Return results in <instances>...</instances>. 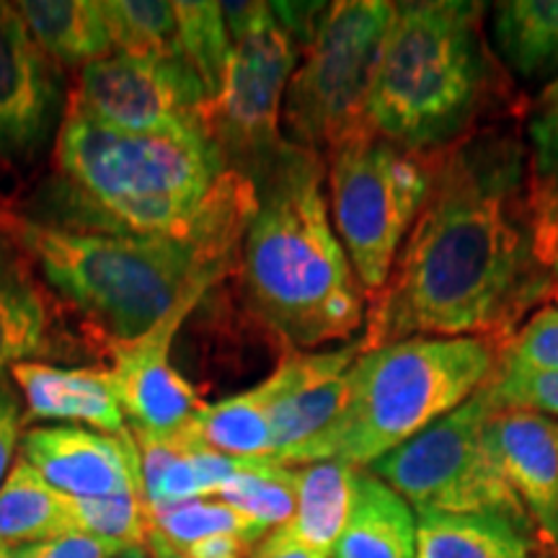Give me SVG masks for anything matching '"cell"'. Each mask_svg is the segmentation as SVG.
I'll use <instances>...</instances> for the list:
<instances>
[{"instance_id":"obj_1","label":"cell","mask_w":558,"mask_h":558,"mask_svg":"<svg viewBox=\"0 0 558 558\" xmlns=\"http://www.w3.org/2000/svg\"><path fill=\"white\" fill-rule=\"evenodd\" d=\"M427 160V197L386 288L367 300L360 347L411 337L505 347L558 298V226L535 194L525 137L492 120Z\"/></svg>"},{"instance_id":"obj_2","label":"cell","mask_w":558,"mask_h":558,"mask_svg":"<svg viewBox=\"0 0 558 558\" xmlns=\"http://www.w3.org/2000/svg\"><path fill=\"white\" fill-rule=\"evenodd\" d=\"M254 209V181L239 171H222L186 239L54 226L11 209H0V215L47 284L111 349L143 339L173 313L197 308L239 267Z\"/></svg>"},{"instance_id":"obj_3","label":"cell","mask_w":558,"mask_h":558,"mask_svg":"<svg viewBox=\"0 0 558 558\" xmlns=\"http://www.w3.org/2000/svg\"><path fill=\"white\" fill-rule=\"evenodd\" d=\"M254 186L239 256L248 311L298 352L352 339L365 329L367 295L333 230L326 158L284 143Z\"/></svg>"},{"instance_id":"obj_4","label":"cell","mask_w":558,"mask_h":558,"mask_svg":"<svg viewBox=\"0 0 558 558\" xmlns=\"http://www.w3.org/2000/svg\"><path fill=\"white\" fill-rule=\"evenodd\" d=\"M484 3H396L367 99V130L396 148L432 156L471 135L497 104V65Z\"/></svg>"},{"instance_id":"obj_5","label":"cell","mask_w":558,"mask_h":558,"mask_svg":"<svg viewBox=\"0 0 558 558\" xmlns=\"http://www.w3.org/2000/svg\"><path fill=\"white\" fill-rule=\"evenodd\" d=\"M54 163L94 230L186 239L226 163L205 124L156 132L109 128L65 109Z\"/></svg>"},{"instance_id":"obj_6","label":"cell","mask_w":558,"mask_h":558,"mask_svg":"<svg viewBox=\"0 0 558 558\" xmlns=\"http://www.w3.org/2000/svg\"><path fill=\"white\" fill-rule=\"evenodd\" d=\"M499 349L471 337H411L360 349L339 416L282 465L337 460L369 469L469 401L492 378Z\"/></svg>"},{"instance_id":"obj_7","label":"cell","mask_w":558,"mask_h":558,"mask_svg":"<svg viewBox=\"0 0 558 558\" xmlns=\"http://www.w3.org/2000/svg\"><path fill=\"white\" fill-rule=\"evenodd\" d=\"M393 9L388 0L329 3L284 94L288 143L329 158L369 132L367 99Z\"/></svg>"},{"instance_id":"obj_8","label":"cell","mask_w":558,"mask_h":558,"mask_svg":"<svg viewBox=\"0 0 558 558\" xmlns=\"http://www.w3.org/2000/svg\"><path fill=\"white\" fill-rule=\"evenodd\" d=\"M329 215L367 300L386 288L429 186L427 156H414L373 132L326 158Z\"/></svg>"},{"instance_id":"obj_9","label":"cell","mask_w":558,"mask_h":558,"mask_svg":"<svg viewBox=\"0 0 558 558\" xmlns=\"http://www.w3.org/2000/svg\"><path fill=\"white\" fill-rule=\"evenodd\" d=\"M230 52L220 94L202 109L207 137L228 171L254 181L284 148L282 104L300 47L279 26L271 3H222Z\"/></svg>"},{"instance_id":"obj_10","label":"cell","mask_w":558,"mask_h":558,"mask_svg":"<svg viewBox=\"0 0 558 558\" xmlns=\"http://www.w3.org/2000/svg\"><path fill=\"white\" fill-rule=\"evenodd\" d=\"M494 411V401L478 388L456 411L375 460L369 471L401 494L416 514L492 512L535 527L486 442V422Z\"/></svg>"},{"instance_id":"obj_11","label":"cell","mask_w":558,"mask_h":558,"mask_svg":"<svg viewBox=\"0 0 558 558\" xmlns=\"http://www.w3.org/2000/svg\"><path fill=\"white\" fill-rule=\"evenodd\" d=\"M68 104L109 128L156 132L202 122L207 90L181 62L111 52L81 68Z\"/></svg>"},{"instance_id":"obj_12","label":"cell","mask_w":558,"mask_h":558,"mask_svg":"<svg viewBox=\"0 0 558 558\" xmlns=\"http://www.w3.org/2000/svg\"><path fill=\"white\" fill-rule=\"evenodd\" d=\"M21 460L52 488L75 499L143 494V465L130 429L122 435L58 424L34 427L21 437Z\"/></svg>"},{"instance_id":"obj_13","label":"cell","mask_w":558,"mask_h":558,"mask_svg":"<svg viewBox=\"0 0 558 558\" xmlns=\"http://www.w3.org/2000/svg\"><path fill=\"white\" fill-rule=\"evenodd\" d=\"M60 83L16 3L0 0V163H21L50 135Z\"/></svg>"},{"instance_id":"obj_14","label":"cell","mask_w":558,"mask_h":558,"mask_svg":"<svg viewBox=\"0 0 558 558\" xmlns=\"http://www.w3.org/2000/svg\"><path fill=\"white\" fill-rule=\"evenodd\" d=\"M190 316V311L173 313L143 339L109 349L117 401L132 429L153 435L177 432L205 407L192 383L171 362L173 339Z\"/></svg>"},{"instance_id":"obj_15","label":"cell","mask_w":558,"mask_h":558,"mask_svg":"<svg viewBox=\"0 0 558 558\" xmlns=\"http://www.w3.org/2000/svg\"><path fill=\"white\" fill-rule=\"evenodd\" d=\"M360 339L331 352L288 349L275 373L271 407V460L284 463L292 452L324 432L347 401V373L360 354Z\"/></svg>"},{"instance_id":"obj_16","label":"cell","mask_w":558,"mask_h":558,"mask_svg":"<svg viewBox=\"0 0 558 558\" xmlns=\"http://www.w3.org/2000/svg\"><path fill=\"white\" fill-rule=\"evenodd\" d=\"M486 442L541 538L558 554V418L530 409H497Z\"/></svg>"},{"instance_id":"obj_17","label":"cell","mask_w":558,"mask_h":558,"mask_svg":"<svg viewBox=\"0 0 558 558\" xmlns=\"http://www.w3.org/2000/svg\"><path fill=\"white\" fill-rule=\"evenodd\" d=\"M11 378L24 393L26 418L88 424L104 435H122L128 429L111 369L21 362L11 367Z\"/></svg>"},{"instance_id":"obj_18","label":"cell","mask_w":558,"mask_h":558,"mask_svg":"<svg viewBox=\"0 0 558 558\" xmlns=\"http://www.w3.org/2000/svg\"><path fill=\"white\" fill-rule=\"evenodd\" d=\"M34 269L0 215V373L58 352L50 300Z\"/></svg>"},{"instance_id":"obj_19","label":"cell","mask_w":558,"mask_h":558,"mask_svg":"<svg viewBox=\"0 0 558 558\" xmlns=\"http://www.w3.org/2000/svg\"><path fill=\"white\" fill-rule=\"evenodd\" d=\"M416 518V558H554L538 530L505 514Z\"/></svg>"},{"instance_id":"obj_20","label":"cell","mask_w":558,"mask_h":558,"mask_svg":"<svg viewBox=\"0 0 558 558\" xmlns=\"http://www.w3.org/2000/svg\"><path fill=\"white\" fill-rule=\"evenodd\" d=\"M416 512L369 469L354 471L352 505L331 558H416Z\"/></svg>"},{"instance_id":"obj_21","label":"cell","mask_w":558,"mask_h":558,"mask_svg":"<svg viewBox=\"0 0 558 558\" xmlns=\"http://www.w3.org/2000/svg\"><path fill=\"white\" fill-rule=\"evenodd\" d=\"M488 41L514 78L548 86L558 75V0H501L492 5Z\"/></svg>"},{"instance_id":"obj_22","label":"cell","mask_w":558,"mask_h":558,"mask_svg":"<svg viewBox=\"0 0 558 558\" xmlns=\"http://www.w3.org/2000/svg\"><path fill=\"white\" fill-rule=\"evenodd\" d=\"M26 29L54 65L86 68L114 52L99 0H24Z\"/></svg>"},{"instance_id":"obj_23","label":"cell","mask_w":558,"mask_h":558,"mask_svg":"<svg viewBox=\"0 0 558 558\" xmlns=\"http://www.w3.org/2000/svg\"><path fill=\"white\" fill-rule=\"evenodd\" d=\"M271 407L275 380L228 396L218 403H205L186 427L202 448L220 456L254 460L271 458Z\"/></svg>"},{"instance_id":"obj_24","label":"cell","mask_w":558,"mask_h":558,"mask_svg":"<svg viewBox=\"0 0 558 558\" xmlns=\"http://www.w3.org/2000/svg\"><path fill=\"white\" fill-rule=\"evenodd\" d=\"M75 533L73 497L58 492L26 460L0 486V543L9 548L45 543Z\"/></svg>"},{"instance_id":"obj_25","label":"cell","mask_w":558,"mask_h":558,"mask_svg":"<svg viewBox=\"0 0 558 558\" xmlns=\"http://www.w3.org/2000/svg\"><path fill=\"white\" fill-rule=\"evenodd\" d=\"M352 465L337 460L298 465V505L284 530L318 554L333 556L352 505Z\"/></svg>"},{"instance_id":"obj_26","label":"cell","mask_w":558,"mask_h":558,"mask_svg":"<svg viewBox=\"0 0 558 558\" xmlns=\"http://www.w3.org/2000/svg\"><path fill=\"white\" fill-rule=\"evenodd\" d=\"M215 499L239 509L264 533L282 527L295 514L298 469L277 463L271 458L243 460L239 473L220 488Z\"/></svg>"},{"instance_id":"obj_27","label":"cell","mask_w":558,"mask_h":558,"mask_svg":"<svg viewBox=\"0 0 558 558\" xmlns=\"http://www.w3.org/2000/svg\"><path fill=\"white\" fill-rule=\"evenodd\" d=\"M104 21L117 52L181 62L177 5L166 0H104ZM184 65V62H181Z\"/></svg>"},{"instance_id":"obj_28","label":"cell","mask_w":558,"mask_h":558,"mask_svg":"<svg viewBox=\"0 0 558 558\" xmlns=\"http://www.w3.org/2000/svg\"><path fill=\"white\" fill-rule=\"evenodd\" d=\"M179 58L197 75L207 90V104L220 94L233 39H230L222 3L213 0H179Z\"/></svg>"},{"instance_id":"obj_29","label":"cell","mask_w":558,"mask_h":558,"mask_svg":"<svg viewBox=\"0 0 558 558\" xmlns=\"http://www.w3.org/2000/svg\"><path fill=\"white\" fill-rule=\"evenodd\" d=\"M150 527L158 530L160 535H166L177 548H186L192 543L218 533H241L256 543L267 535L248 518H243L239 509H233L215 497L153 507Z\"/></svg>"},{"instance_id":"obj_30","label":"cell","mask_w":558,"mask_h":558,"mask_svg":"<svg viewBox=\"0 0 558 558\" xmlns=\"http://www.w3.org/2000/svg\"><path fill=\"white\" fill-rule=\"evenodd\" d=\"M522 137L535 194L548 218L558 226V75L530 107Z\"/></svg>"},{"instance_id":"obj_31","label":"cell","mask_w":558,"mask_h":558,"mask_svg":"<svg viewBox=\"0 0 558 558\" xmlns=\"http://www.w3.org/2000/svg\"><path fill=\"white\" fill-rule=\"evenodd\" d=\"M75 533L114 541L120 546H143L150 533V507L143 494H114L99 499L73 497Z\"/></svg>"},{"instance_id":"obj_32","label":"cell","mask_w":558,"mask_h":558,"mask_svg":"<svg viewBox=\"0 0 558 558\" xmlns=\"http://www.w3.org/2000/svg\"><path fill=\"white\" fill-rule=\"evenodd\" d=\"M481 388L497 409H530L558 418V373H538L499 354L492 378Z\"/></svg>"},{"instance_id":"obj_33","label":"cell","mask_w":558,"mask_h":558,"mask_svg":"<svg viewBox=\"0 0 558 558\" xmlns=\"http://www.w3.org/2000/svg\"><path fill=\"white\" fill-rule=\"evenodd\" d=\"M499 354L522 367L538 373H558V308L543 305L535 311L518 333L499 349Z\"/></svg>"},{"instance_id":"obj_34","label":"cell","mask_w":558,"mask_h":558,"mask_svg":"<svg viewBox=\"0 0 558 558\" xmlns=\"http://www.w3.org/2000/svg\"><path fill=\"white\" fill-rule=\"evenodd\" d=\"M26 558H117L124 546L88 533H68L60 538L21 546Z\"/></svg>"},{"instance_id":"obj_35","label":"cell","mask_w":558,"mask_h":558,"mask_svg":"<svg viewBox=\"0 0 558 558\" xmlns=\"http://www.w3.org/2000/svg\"><path fill=\"white\" fill-rule=\"evenodd\" d=\"M326 9H329V3H271L279 26L290 34V39L300 47V52L308 47Z\"/></svg>"},{"instance_id":"obj_36","label":"cell","mask_w":558,"mask_h":558,"mask_svg":"<svg viewBox=\"0 0 558 558\" xmlns=\"http://www.w3.org/2000/svg\"><path fill=\"white\" fill-rule=\"evenodd\" d=\"M21 403L19 396L0 380V486L13 469V456L21 442Z\"/></svg>"},{"instance_id":"obj_37","label":"cell","mask_w":558,"mask_h":558,"mask_svg":"<svg viewBox=\"0 0 558 558\" xmlns=\"http://www.w3.org/2000/svg\"><path fill=\"white\" fill-rule=\"evenodd\" d=\"M254 546L256 541H251L241 533H218L179 550L186 558H248Z\"/></svg>"},{"instance_id":"obj_38","label":"cell","mask_w":558,"mask_h":558,"mask_svg":"<svg viewBox=\"0 0 558 558\" xmlns=\"http://www.w3.org/2000/svg\"><path fill=\"white\" fill-rule=\"evenodd\" d=\"M248 558H329L326 554H318L311 546H305L303 541H298L295 535L288 533L284 527L269 530L264 538L251 548Z\"/></svg>"},{"instance_id":"obj_39","label":"cell","mask_w":558,"mask_h":558,"mask_svg":"<svg viewBox=\"0 0 558 558\" xmlns=\"http://www.w3.org/2000/svg\"><path fill=\"white\" fill-rule=\"evenodd\" d=\"M145 548H148L150 558H186L169 538H166V535H160L158 530H153V527H150L148 538H145Z\"/></svg>"},{"instance_id":"obj_40","label":"cell","mask_w":558,"mask_h":558,"mask_svg":"<svg viewBox=\"0 0 558 558\" xmlns=\"http://www.w3.org/2000/svg\"><path fill=\"white\" fill-rule=\"evenodd\" d=\"M117 558H150V554H148V548H145V543H143V546H128Z\"/></svg>"},{"instance_id":"obj_41","label":"cell","mask_w":558,"mask_h":558,"mask_svg":"<svg viewBox=\"0 0 558 558\" xmlns=\"http://www.w3.org/2000/svg\"><path fill=\"white\" fill-rule=\"evenodd\" d=\"M3 558H26V556H24V550H21V546H16V548L5 550Z\"/></svg>"},{"instance_id":"obj_42","label":"cell","mask_w":558,"mask_h":558,"mask_svg":"<svg viewBox=\"0 0 558 558\" xmlns=\"http://www.w3.org/2000/svg\"><path fill=\"white\" fill-rule=\"evenodd\" d=\"M5 550H9V546H3V543H0V558L5 556Z\"/></svg>"},{"instance_id":"obj_43","label":"cell","mask_w":558,"mask_h":558,"mask_svg":"<svg viewBox=\"0 0 558 558\" xmlns=\"http://www.w3.org/2000/svg\"><path fill=\"white\" fill-rule=\"evenodd\" d=\"M556 277H558V264H556Z\"/></svg>"},{"instance_id":"obj_44","label":"cell","mask_w":558,"mask_h":558,"mask_svg":"<svg viewBox=\"0 0 558 558\" xmlns=\"http://www.w3.org/2000/svg\"><path fill=\"white\" fill-rule=\"evenodd\" d=\"M554 558H558V556H556V554H554Z\"/></svg>"},{"instance_id":"obj_45","label":"cell","mask_w":558,"mask_h":558,"mask_svg":"<svg viewBox=\"0 0 558 558\" xmlns=\"http://www.w3.org/2000/svg\"><path fill=\"white\" fill-rule=\"evenodd\" d=\"M556 556H558V554H556Z\"/></svg>"}]
</instances>
